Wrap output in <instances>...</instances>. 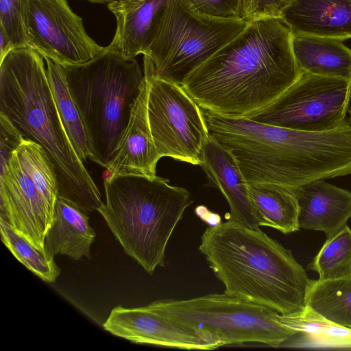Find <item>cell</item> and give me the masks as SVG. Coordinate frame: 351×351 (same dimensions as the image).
Returning a JSON list of instances; mask_svg holds the SVG:
<instances>
[{"instance_id": "1", "label": "cell", "mask_w": 351, "mask_h": 351, "mask_svg": "<svg viewBox=\"0 0 351 351\" xmlns=\"http://www.w3.org/2000/svg\"><path fill=\"white\" fill-rule=\"evenodd\" d=\"M292 37L280 18L247 21L181 86L203 110L247 118L270 105L303 74L293 56Z\"/></svg>"}, {"instance_id": "2", "label": "cell", "mask_w": 351, "mask_h": 351, "mask_svg": "<svg viewBox=\"0 0 351 351\" xmlns=\"http://www.w3.org/2000/svg\"><path fill=\"white\" fill-rule=\"evenodd\" d=\"M208 133L236 158L247 184L295 189L351 174V125L311 132L202 109Z\"/></svg>"}, {"instance_id": "3", "label": "cell", "mask_w": 351, "mask_h": 351, "mask_svg": "<svg viewBox=\"0 0 351 351\" xmlns=\"http://www.w3.org/2000/svg\"><path fill=\"white\" fill-rule=\"evenodd\" d=\"M43 59L26 46L13 49L0 62V112L44 149L56 175L58 197L87 213L97 211L104 204L101 193L63 125Z\"/></svg>"}, {"instance_id": "4", "label": "cell", "mask_w": 351, "mask_h": 351, "mask_svg": "<svg viewBox=\"0 0 351 351\" xmlns=\"http://www.w3.org/2000/svg\"><path fill=\"white\" fill-rule=\"evenodd\" d=\"M224 293L289 315L305 307L311 280L291 251L260 228L229 219L208 227L199 246Z\"/></svg>"}, {"instance_id": "5", "label": "cell", "mask_w": 351, "mask_h": 351, "mask_svg": "<svg viewBox=\"0 0 351 351\" xmlns=\"http://www.w3.org/2000/svg\"><path fill=\"white\" fill-rule=\"evenodd\" d=\"M104 186L106 202L97 211L125 254L152 275L165 265L169 239L193 202L190 193L157 176H109Z\"/></svg>"}, {"instance_id": "6", "label": "cell", "mask_w": 351, "mask_h": 351, "mask_svg": "<svg viewBox=\"0 0 351 351\" xmlns=\"http://www.w3.org/2000/svg\"><path fill=\"white\" fill-rule=\"evenodd\" d=\"M64 70L86 132L90 160L108 169L141 93L144 73L134 58L107 47L90 60Z\"/></svg>"}, {"instance_id": "7", "label": "cell", "mask_w": 351, "mask_h": 351, "mask_svg": "<svg viewBox=\"0 0 351 351\" xmlns=\"http://www.w3.org/2000/svg\"><path fill=\"white\" fill-rule=\"evenodd\" d=\"M242 19L205 14L189 0H167L145 55L156 77L184 80L245 27Z\"/></svg>"}, {"instance_id": "8", "label": "cell", "mask_w": 351, "mask_h": 351, "mask_svg": "<svg viewBox=\"0 0 351 351\" xmlns=\"http://www.w3.org/2000/svg\"><path fill=\"white\" fill-rule=\"evenodd\" d=\"M58 197L56 175L45 152L25 138L0 173V221L45 252Z\"/></svg>"}, {"instance_id": "9", "label": "cell", "mask_w": 351, "mask_h": 351, "mask_svg": "<svg viewBox=\"0 0 351 351\" xmlns=\"http://www.w3.org/2000/svg\"><path fill=\"white\" fill-rule=\"evenodd\" d=\"M149 305L172 319L211 332L223 346L254 342L278 347L299 334L282 324L275 311L224 293Z\"/></svg>"}, {"instance_id": "10", "label": "cell", "mask_w": 351, "mask_h": 351, "mask_svg": "<svg viewBox=\"0 0 351 351\" xmlns=\"http://www.w3.org/2000/svg\"><path fill=\"white\" fill-rule=\"evenodd\" d=\"M350 99L351 80L303 73L274 102L247 118L295 130L327 132L346 121Z\"/></svg>"}, {"instance_id": "11", "label": "cell", "mask_w": 351, "mask_h": 351, "mask_svg": "<svg viewBox=\"0 0 351 351\" xmlns=\"http://www.w3.org/2000/svg\"><path fill=\"white\" fill-rule=\"evenodd\" d=\"M147 112L160 156L199 165L209 136L202 110L181 85L156 77L152 62Z\"/></svg>"}, {"instance_id": "12", "label": "cell", "mask_w": 351, "mask_h": 351, "mask_svg": "<svg viewBox=\"0 0 351 351\" xmlns=\"http://www.w3.org/2000/svg\"><path fill=\"white\" fill-rule=\"evenodd\" d=\"M22 12L27 46L64 66L84 64L105 48L88 35L67 0H22Z\"/></svg>"}, {"instance_id": "13", "label": "cell", "mask_w": 351, "mask_h": 351, "mask_svg": "<svg viewBox=\"0 0 351 351\" xmlns=\"http://www.w3.org/2000/svg\"><path fill=\"white\" fill-rule=\"evenodd\" d=\"M103 328L135 343L186 350H213L223 346L211 332L172 319L149 304L136 308L114 307Z\"/></svg>"}, {"instance_id": "14", "label": "cell", "mask_w": 351, "mask_h": 351, "mask_svg": "<svg viewBox=\"0 0 351 351\" xmlns=\"http://www.w3.org/2000/svg\"><path fill=\"white\" fill-rule=\"evenodd\" d=\"M152 61L143 56L144 79L141 93L132 108L129 123L117 155L108 167L110 177L138 175L156 176V165L161 158L152 136L147 112L151 82Z\"/></svg>"}, {"instance_id": "15", "label": "cell", "mask_w": 351, "mask_h": 351, "mask_svg": "<svg viewBox=\"0 0 351 351\" xmlns=\"http://www.w3.org/2000/svg\"><path fill=\"white\" fill-rule=\"evenodd\" d=\"M199 165L227 200L230 210L229 219L250 228H260L248 184L236 158L210 134Z\"/></svg>"}, {"instance_id": "16", "label": "cell", "mask_w": 351, "mask_h": 351, "mask_svg": "<svg viewBox=\"0 0 351 351\" xmlns=\"http://www.w3.org/2000/svg\"><path fill=\"white\" fill-rule=\"evenodd\" d=\"M299 206V228L322 231L326 239L339 232L351 217V192L324 179L291 189Z\"/></svg>"}, {"instance_id": "17", "label": "cell", "mask_w": 351, "mask_h": 351, "mask_svg": "<svg viewBox=\"0 0 351 351\" xmlns=\"http://www.w3.org/2000/svg\"><path fill=\"white\" fill-rule=\"evenodd\" d=\"M280 18L293 34L351 38V0H291Z\"/></svg>"}, {"instance_id": "18", "label": "cell", "mask_w": 351, "mask_h": 351, "mask_svg": "<svg viewBox=\"0 0 351 351\" xmlns=\"http://www.w3.org/2000/svg\"><path fill=\"white\" fill-rule=\"evenodd\" d=\"M167 0H114L108 3L117 29L109 49L128 58L145 55Z\"/></svg>"}, {"instance_id": "19", "label": "cell", "mask_w": 351, "mask_h": 351, "mask_svg": "<svg viewBox=\"0 0 351 351\" xmlns=\"http://www.w3.org/2000/svg\"><path fill=\"white\" fill-rule=\"evenodd\" d=\"M96 234L89 223L88 213L73 202L58 197L53 217L44 241L49 256L65 255L73 261L90 258V246Z\"/></svg>"}, {"instance_id": "20", "label": "cell", "mask_w": 351, "mask_h": 351, "mask_svg": "<svg viewBox=\"0 0 351 351\" xmlns=\"http://www.w3.org/2000/svg\"><path fill=\"white\" fill-rule=\"evenodd\" d=\"M292 49L302 73L351 80V49L343 40L293 34Z\"/></svg>"}, {"instance_id": "21", "label": "cell", "mask_w": 351, "mask_h": 351, "mask_svg": "<svg viewBox=\"0 0 351 351\" xmlns=\"http://www.w3.org/2000/svg\"><path fill=\"white\" fill-rule=\"evenodd\" d=\"M251 202L261 226H269L284 234L298 231L299 206L291 189L268 183L248 184Z\"/></svg>"}, {"instance_id": "22", "label": "cell", "mask_w": 351, "mask_h": 351, "mask_svg": "<svg viewBox=\"0 0 351 351\" xmlns=\"http://www.w3.org/2000/svg\"><path fill=\"white\" fill-rule=\"evenodd\" d=\"M278 318L282 324L300 335L292 346L351 349V328L326 319L306 306L292 314H278Z\"/></svg>"}, {"instance_id": "23", "label": "cell", "mask_w": 351, "mask_h": 351, "mask_svg": "<svg viewBox=\"0 0 351 351\" xmlns=\"http://www.w3.org/2000/svg\"><path fill=\"white\" fill-rule=\"evenodd\" d=\"M44 59L59 114L76 153L85 162L90 158V150L83 122L69 88L64 66L50 58Z\"/></svg>"}, {"instance_id": "24", "label": "cell", "mask_w": 351, "mask_h": 351, "mask_svg": "<svg viewBox=\"0 0 351 351\" xmlns=\"http://www.w3.org/2000/svg\"><path fill=\"white\" fill-rule=\"evenodd\" d=\"M305 306L335 324L351 328V276L311 280Z\"/></svg>"}, {"instance_id": "25", "label": "cell", "mask_w": 351, "mask_h": 351, "mask_svg": "<svg viewBox=\"0 0 351 351\" xmlns=\"http://www.w3.org/2000/svg\"><path fill=\"white\" fill-rule=\"evenodd\" d=\"M308 268L316 271L320 280L351 276V229L347 225L326 239Z\"/></svg>"}, {"instance_id": "26", "label": "cell", "mask_w": 351, "mask_h": 351, "mask_svg": "<svg viewBox=\"0 0 351 351\" xmlns=\"http://www.w3.org/2000/svg\"><path fill=\"white\" fill-rule=\"evenodd\" d=\"M1 239L5 246L27 269L47 282H54L61 270L54 258L34 246L25 237L0 221Z\"/></svg>"}, {"instance_id": "27", "label": "cell", "mask_w": 351, "mask_h": 351, "mask_svg": "<svg viewBox=\"0 0 351 351\" xmlns=\"http://www.w3.org/2000/svg\"><path fill=\"white\" fill-rule=\"evenodd\" d=\"M0 29L8 36L14 49L27 46L22 0H0Z\"/></svg>"}, {"instance_id": "28", "label": "cell", "mask_w": 351, "mask_h": 351, "mask_svg": "<svg viewBox=\"0 0 351 351\" xmlns=\"http://www.w3.org/2000/svg\"><path fill=\"white\" fill-rule=\"evenodd\" d=\"M291 0H243L242 19L250 21L262 18H280Z\"/></svg>"}, {"instance_id": "29", "label": "cell", "mask_w": 351, "mask_h": 351, "mask_svg": "<svg viewBox=\"0 0 351 351\" xmlns=\"http://www.w3.org/2000/svg\"><path fill=\"white\" fill-rule=\"evenodd\" d=\"M24 140L8 118L0 112V173L5 170L12 154Z\"/></svg>"}, {"instance_id": "30", "label": "cell", "mask_w": 351, "mask_h": 351, "mask_svg": "<svg viewBox=\"0 0 351 351\" xmlns=\"http://www.w3.org/2000/svg\"><path fill=\"white\" fill-rule=\"evenodd\" d=\"M201 12L217 18L241 19L243 0H189Z\"/></svg>"}, {"instance_id": "31", "label": "cell", "mask_w": 351, "mask_h": 351, "mask_svg": "<svg viewBox=\"0 0 351 351\" xmlns=\"http://www.w3.org/2000/svg\"><path fill=\"white\" fill-rule=\"evenodd\" d=\"M13 49L14 47L8 36L3 30L0 29V62Z\"/></svg>"}, {"instance_id": "32", "label": "cell", "mask_w": 351, "mask_h": 351, "mask_svg": "<svg viewBox=\"0 0 351 351\" xmlns=\"http://www.w3.org/2000/svg\"><path fill=\"white\" fill-rule=\"evenodd\" d=\"M91 3H109L114 0H86Z\"/></svg>"}, {"instance_id": "33", "label": "cell", "mask_w": 351, "mask_h": 351, "mask_svg": "<svg viewBox=\"0 0 351 351\" xmlns=\"http://www.w3.org/2000/svg\"><path fill=\"white\" fill-rule=\"evenodd\" d=\"M349 119H348V122L350 123V125H351V109L349 110Z\"/></svg>"}]
</instances>
